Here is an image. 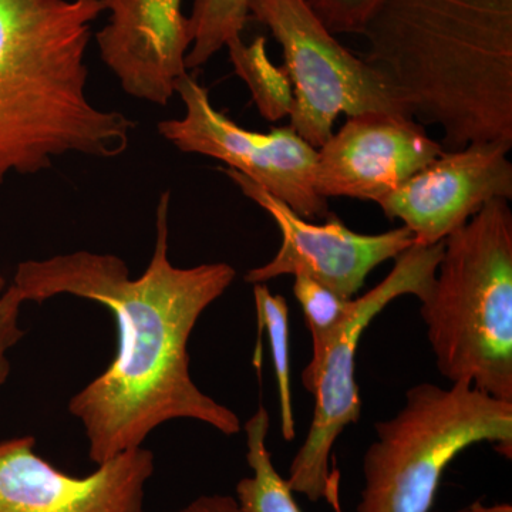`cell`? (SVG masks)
Listing matches in <instances>:
<instances>
[{"label":"cell","mask_w":512,"mask_h":512,"mask_svg":"<svg viewBox=\"0 0 512 512\" xmlns=\"http://www.w3.org/2000/svg\"><path fill=\"white\" fill-rule=\"evenodd\" d=\"M227 49L235 73L247 84L259 114L272 123L288 117L293 106L292 83L284 66H275L269 59L265 37H256L249 45L242 36L237 37Z\"/></svg>","instance_id":"9a60e30c"},{"label":"cell","mask_w":512,"mask_h":512,"mask_svg":"<svg viewBox=\"0 0 512 512\" xmlns=\"http://www.w3.org/2000/svg\"><path fill=\"white\" fill-rule=\"evenodd\" d=\"M175 512H247L242 510L237 498L229 494H205L190 501Z\"/></svg>","instance_id":"44dd1931"},{"label":"cell","mask_w":512,"mask_h":512,"mask_svg":"<svg viewBox=\"0 0 512 512\" xmlns=\"http://www.w3.org/2000/svg\"><path fill=\"white\" fill-rule=\"evenodd\" d=\"M32 436L0 443V512H143L156 457L126 451L87 476H70L40 457Z\"/></svg>","instance_id":"8fae6325"},{"label":"cell","mask_w":512,"mask_h":512,"mask_svg":"<svg viewBox=\"0 0 512 512\" xmlns=\"http://www.w3.org/2000/svg\"><path fill=\"white\" fill-rule=\"evenodd\" d=\"M454 512H512V505L510 503L487 505L481 501H474L473 504Z\"/></svg>","instance_id":"7402d4cb"},{"label":"cell","mask_w":512,"mask_h":512,"mask_svg":"<svg viewBox=\"0 0 512 512\" xmlns=\"http://www.w3.org/2000/svg\"><path fill=\"white\" fill-rule=\"evenodd\" d=\"M109 23L96 35L101 60L124 92L167 106L187 74L192 37L183 0H101Z\"/></svg>","instance_id":"4fadbf2b"},{"label":"cell","mask_w":512,"mask_h":512,"mask_svg":"<svg viewBox=\"0 0 512 512\" xmlns=\"http://www.w3.org/2000/svg\"><path fill=\"white\" fill-rule=\"evenodd\" d=\"M248 8L284 52L293 90L289 127L316 150L332 136L340 114L412 117L392 80L343 46L303 0H248Z\"/></svg>","instance_id":"8992f818"},{"label":"cell","mask_w":512,"mask_h":512,"mask_svg":"<svg viewBox=\"0 0 512 512\" xmlns=\"http://www.w3.org/2000/svg\"><path fill=\"white\" fill-rule=\"evenodd\" d=\"M512 143L476 141L444 150L396 191L376 202L409 228L417 245H434L466 225L487 202L511 201Z\"/></svg>","instance_id":"30bf717a"},{"label":"cell","mask_w":512,"mask_h":512,"mask_svg":"<svg viewBox=\"0 0 512 512\" xmlns=\"http://www.w3.org/2000/svg\"><path fill=\"white\" fill-rule=\"evenodd\" d=\"M23 303L25 301L13 285H8L0 296V386L8 380L10 373L8 353L25 335L19 323Z\"/></svg>","instance_id":"ffe728a7"},{"label":"cell","mask_w":512,"mask_h":512,"mask_svg":"<svg viewBox=\"0 0 512 512\" xmlns=\"http://www.w3.org/2000/svg\"><path fill=\"white\" fill-rule=\"evenodd\" d=\"M168 205L167 191L158 202L156 247L140 278H131L119 256L90 251L20 262L13 278L25 302L72 295L113 313L116 356L69 402L96 466L144 447L147 437L168 421H200L224 436L242 429L234 410L192 380L188 353L202 313L234 284L237 271L227 262L192 268L171 264Z\"/></svg>","instance_id":"6da1fadb"},{"label":"cell","mask_w":512,"mask_h":512,"mask_svg":"<svg viewBox=\"0 0 512 512\" xmlns=\"http://www.w3.org/2000/svg\"><path fill=\"white\" fill-rule=\"evenodd\" d=\"M224 173L249 200L269 214L282 235V244L271 261L249 269L245 282L265 284L279 276H308L345 299H353L377 266L396 259L416 241L409 228L382 234H359L346 227L338 215L329 214L325 224L305 220L281 200L238 171Z\"/></svg>","instance_id":"9c48e42d"},{"label":"cell","mask_w":512,"mask_h":512,"mask_svg":"<svg viewBox=\"0 0 512 512\" xmlns=\"http://www.w3.org/2000/svg\"><path fill=\"white\" fill-rule=\"evenodd\" d=\"M101 0H0V183L67 154L121 156L136 123L87 96Z\"/></svg>","instance_id":"3957f363"},{"label":"cell","mask_w":512,"mask_h":512,"mask_svg":"<svg viewBox=\"0 0 512 512\" xmlns=\"http://www.w3.org/2000/svg\"><path fill=\"white\" fill-rule=\"evenodd\" d=\"M175 93L183 100L185 114L158 124L165 140L184 153L222 161L305 220L328 217V200L316 191L318 150L291 127L269 133L245 130L215 110L208 90L188 73L178 80Z\"/></svg>","instance_id":"ba28073f"},{"label":"cell","mask_w":512,"mask_h":512,"mask_svg":"<svg viewBox=\"0 0 512 512\" xmlns=\"http://www.w3.org/2000/svg\"><path fill=\"white\" fill-rule=\"evenodd\" d=\"M293 295L302 306L303 318L312 338V359L302 372L309 375L318 366L336 330L348 318L353 299H345L308 276H293Z\"/></svg>","instance_id":"ac0fdd59"},{"label":"cell","mask_w":512,"mask_h":512,"mask_svg":"<svg viewBox=\"0 0 512 512\" xmlns=\"http://www.w3.org/2000/svg\"><path fill=\"white\" fill-rule=\"evenodd\" d=\"M254 298L258 320L268 332L272 362L278 384L281 431L286 441L296 437L293 416L291 365H289V308L282 295H272L265 284L254 285Z\"/></svg>","instance_id":"e0dca14e"},{"label":"cell","mask_w":512,"mask_h":512,"mask_svg":"<svg viewBox=\"0 0 512 512\" xmlns=\"http://www.w3.org/2000/svg\"><path fill=\"white\" fill-rule=\"evenodd\" d=\"M269 427L271 417L264 406L245 423L247 461L252 476L238 481L234 497L247 512H302L286 478L276 471L272 461L268 448Z\"/></svg>","instance_id":"5bb4252c"},{"label":"cell","mask_w":512,"mask_h":512,"mask_svg":"<svg viewBox=\"0 0 512 512\" xmlns=\"http://www.w3.org/2000/svg\"><path fill=\"white\" fill-rule=\"evenodd\" d=\"M249 18L248 0H194L188 16L192 43L185 59L187 70L200 69L241 37Z\"/></svg>","instance_id":"2e32d148"},{"label":"cell","mask_w":512,"mask_h":512,"mask_svg":"<svg viewBox=\"0 0 512 512\" xmlns=\"http://www.w3.org/2000/svg\"><path fill=\"white\" fill-rule=\"evenodd\" d=\"M6 288H8V285H6V279L0 275V296L3 295V292L6 291Z\"/></svg>","instance_id":"603a6c76"},{"label":"cell","mask_w":512,"mask_h":512,"mask_svg":"<svg viewBox=\"0 0 512 512\" xmlns=\"http://www.w3.org/2000/svg\"><path fill=\"white\" fill-rule=\"evenodd\" d=\"M444 241L417 245L394 259L390 274L375 288L353 299L348 318L332 336L318 366L302 376L303 387L315 397L308 436L293 457L286 483L293 493L312 503L330 498V457L340 434L362 416V399L356 383V352L367 326L396 299L426 298L436 278Z\"/></svg>","instance_id":"52a82bcc"},{"label":"cell","mask_w":512,"mask_h":512,"mask_svg":"<svg viewBox=\"0 0 512 512\" xmlns=\"http://www.w3.org/2000/svg\"><path fill=\"white\" fill-rule=\"evenodd\" d=\"M375 433L356 512H430L444 471L467 448L490 443L511 457L512 403L467 382L420 383Z\"/></svg>","instance_id":"5b68a950"},{"label":"cell","mask_w":512,"mask_h":512,"mask_svg":"<svg viewBox=\"0 0 512 512\" xmlns=\"http://www.w3.org/2000/svg\"><path fill=\"white\" fill-rule=\"evenodd\" d=\"M360 36L444 148L512 143V0H386Z\"/></svg>","instance_id":"7a4b0ae2"},{"label":"cell","mask_w":512,"mask_h":512,"mask_svg":"<svg viewBox=\"0 0 512 512\" xmlns=\"http://www.w3.org/2000/svg\"><path fill=\"white\" fill-rule=\"evenodd\" d=\"M333 35H362L386 0H303Z\"/></svg>","instance_id":"d6986e66"},{"label":"cell","mask_w":512,"mask_h":512,"mask_svg":"<svg viewBox=\"0 0 512 512\" xmlns=\"http://www.w3.org/2000/svg\"><path fill=\"white\" fill-rule=\"evenodd\" d=\"M446 148L404 114L366 111L350 116L318 150L320 197L382 200L436 160Z\"/></svg>","instance_id":"7c38bea8"},{"label":"cell","mask_w":512,"mask_h":512,"mask_svg":"<svg viewBox=\"0 0 512 512\" xmlns=\"http://www.w3.org/2000/svg\"><path fill=\"white\" fill-rule=\"evenodd\" d=\"M420 313L440 375L512 403V211L487 202L444 239Z\"/></svg>","instance_id":"277c9868"}]
</instances>
